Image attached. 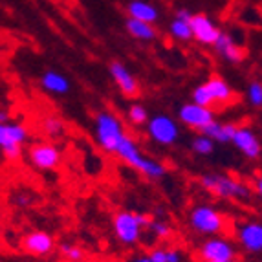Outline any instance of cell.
Here are the masks:
<instances>
[{
    "instance_id": "cell-26",
    "label": "cell",
    "mask_w": 262,
    "mask_h": 262,
    "mask_svg": "<svg viewBox=\"0 0 262 262\" xmlns=\"http://www.w3.org/2000/svg\"><path fill=\"white\" fill-rule=\"evenodd\" d=\"M128 121L132 123V125H147L149 123V112H147V108H145L143 105H138V103H134V105L128 106Z\"/></svg>"
},
{
    "instance_id": "cell-1",
    "label": "cell",
    "mask_w": 262,
    "mask_h": 262,
    "mask_svg": "<svg viewBox=\"0 0 262 262\" xmlns=\"http://www.w3.org/2000/svg\"><path fill=\"white\" fill-rule=\"evenodd\" d=\"M116 156L119 160L130 165L132 169H136L140 174L147 176L150 180H160L167 174V167L162 162H158L154 158H149L147 154L141 152L140 145L136 143V140L132 136H125L119 143L118 150H116Z\"/></svg>"
},
{
    "instance_id": "cell-11",
    "label": "cell",
    "mask_w": 262,
    "mask_h": 262,
    "mask_svg": "<svg viewBox=\"0 0 262 262\" xmlns=\"http://www.w3.org/2000/svg\"><path fill=\"white\" fill-rule=\"evenodd\" d=\"M178 119L184 123L185 127L202 132L209 123H213L216 119V112L213 108H209V106H202L198 103H194V101H191V103H185V105L180 106Z\"/></svg>"
},
{
    "instance_id": "cell-24",
    "label": "cell",
    "mask_w": 262,
    "mask_h": 262,
    "mask_svg": "<svg viewBox=\"0 0 262 262\" xmlns=\"http://www.w3.org/2000/svg\"><path fill=\"white\" fill-rule=\"evenodd\" d=\"M214 141L211 140L209 136H206V134H198V136H194L192 138V141H191V149H192V152L194 154H198V156H209V154H213L214 152Z\"/></svg>"
},
{
    "instance_id": "cell-3",
    "label": "cell",
    "mask_w": 262,
    "mask_h": 262,
    "mask_svg": "<svg viewBox=\"0 0 262 262\" xmlns=\"http://www.w3.org/2000/svg\"><path fill=\"white\" fill-rule=\"evenodd\" d=\"M94 132H96V141L105 152L116 154L119 143L125 138V127H123L121 119L114 112L108 110H101L94 118Z\"/></svg>"
},
{
    "instance_id": "cell-10",
    "label": "cell",
    "mask_w": 262,
    "mask_h": 262,
    "mask_svg": "<svg viewBox=\"0 0 262 262\" xmlns=\"http://www.w3.org/2000/svg\"><path fill=\"white\" fill-rule=\"evenodd\" d=\"M28 160L35 169L39 170H55L61 165L62 154L59 147L46 141H35L28 149Z\"/></svg>"
},
{
    "instance_id": "cell-33",
    "label": "cell",
    "mask_w": 262,
    "mask_h": 262,
    "mask_svg": "<svg viewBox=\"0 0 262 262\" xmlns=\"http://www.w3.org/2000/svg\"><path fill=\"white\" fill-rule=\"evenodd\" d=\"M128 262H154V260L150 258L149 253H141V255H136V257H132Z\"/></svg>"
},
{
    "instance_id": "cell-35",
    "label": "cell",
    "mask_w": 262,
    "mask_h": 262,
    "mask_svg": "<svg viewBox=\"0 0 262 262\" xmlns=\"http://www.w3.org/2000/svg\"><path fill=\"white\" fill-rule=\"evenodd\" d=\"M8 119H9V116H8V110H6V108H2V110H0V125H4V123H9Z\"/></svg>"
},
{
    "instance_id": "cell-36",
    "label": "cell",
    "mask_w": 262,
    "mask_h": 262,
    "mask_svg": "<svg viewBox=\"0 0 262 262\" xmlns=\"http://www.w3.org/2000/svg\"><path fill=\"white\" fill-rule=\"evenodd\" d=\"M229 262H236V260H229Z\"/></svg>"
},
{
    "instance_id": "cell-30",
    "label": "cell",
    "mask_w": 262,
    "mask_h": 262,
    "mask_svg": "<svg viewBox=\"0 0 262 262\" xmlns=\"http://www.w3.org/2000/svg\"><path fill=\"white\" fill-rule=\"evenodd\" d=\"M169 262H184V253L178 248H169Z\"/></svg>"
},
{
    "instance_id": "cell-13",
    "label": "cell",
    "mask_w": 262,
    "mask_h": 262,
    "mask_svg": "<svg viewBox=\"0 0 262 262\" xmlns=\"http://www.w3.org/2000/svg\"><path fill=\"white\" fill-rule=\"evenodd\" d=\"M20 248L28 255H33V257H46L55 249V241H53V236L48 231L33 229V231H28L26 235L22 236Z\"/></svg>"
},
{
    "instance_id": "cell-32",
    "label": "cell",
    "mask_w": 262,
    "mask_h": 262,
    "mask_svg": "<svg viewBox=\"0 0 262 262\" xmlns=\"http://www.w3.org/2000/svg\"><path fill=\"white\" fill-rule=\"evenodd\" d=\"M192 15H194V13H191V11H189L187 8H180V9H176V18H184V20H191Z\"/></svg>"
},
{
    "instance_id": "cell-17",
    "label": "cell",
    "mask_w": 262,
    "mask_h": 262,
    "mask_svg": "<svg viewBox=\"0 0 262 262\" xmlns=\"http://www.w3.org/2000/svg\"><path fill=\"white\" fill-rule=\"evenodd\" d=\"M213 48H214V52L222 57L224 61L231 62V64H241L246 59V55H248V50L242 48L241 44L236 42L229 33H226V31H222V35L214 42Z\"/></svg>"
},
{
    "instance_id": "cell-27",
    "label": "cell",
    "mask_w": 262,
    "mask_h": 262,
    "mask_svg": "<svg viewBox=\"0 0 262 262\" xmlns=\"http://www.w3.org/2000/svg\"><path fill=\"white\" fill-rule=\"evenodd\" d=\"M246 97H248V103L255 108H260L262 106V83L260 81H251L248 84V90H246Z\"/></svg>"
},
{
    "instance_id": "cell-20",
    "label": "cell",
    "mask_w": 262,
    "mask_h": 262,
    "mask_svg": "<svg viewBox=\"0 0 262 262\" xmlns=\"http://www.w3.org/2000/svg\"><path fill=\"white\" fill-rule=\"evenodd\" d=\"M40 86L50 94L64 96L70 92V81L57 70H46L40 77Z\"/></svg>"
},
{
    "instance_id": "cell-9",
    "label": "cell",
    "mask_w": 262,
    "mask_h": 262,
    "mask_svg": "<svg viewBox=\"0 0 262 262\" xmlns=\"http://www.w3.org/2000/svg\"><path fill=\"white\" fill-rule=\"evenodd\" d=\"M236 255L238 251L235 244L224 236H209L198 248V257L202 262H229L236 260Z\"/></svg>"
},
{
    "instance_id": "cell-8",
    "label": "cell",
    "mask_w": 262,
    "mask_h": 262,
    "mask_svg": "<svg viewBox=\"0 0 262 262\" xmlns=\"http://www.w3.org/2000/svg\"><path fill=\"white\" fill-rule=\"evenodd\" d=\"M147 134L160 147H172L180 138V127L167 114H156L147 123Z\"/></svg>"
},
{
    "instance_id": "cell-25",
    "label": "cell",
    "mask_w": 262,
    "mask_h": 262,
    "mask_svg": "<svg viewBox=\"0 0 262 262\" xmlns=\"http://www.w3.org/2000/svg\"><path fill=\"white\" fill-rule=\"evenodd\" d=\"M59 253L68 262H83L84 258H86L84 249L77 244H72V242H62V244L59 246Z\"/></svg>"
},
{
    "instance_id": "cell-23",
    "label": "cell",
    "mask_w": 262,
    "mask_h": 262,
    "mask_svg": "<svg viewBox=\"0 0 262 262\" xmlns=\"http://www.w3.org/2000/svg\"><path fill=\"white\" fill-rule=\"evenodd\" d=\"M40 128L48 138H61L66 130V125L59 116H46L40 119Z\"/></svg>"
},
{
    "instance_id": "cell-22",
    "label": "cell",
    "mask_w": 262,
    "mask_h": 262,
    "mask_svg": "<svg viewBox=\"0 0 262 262\" xmlns=\"http://www.w3.org/2000/svg\"><path fill=\"white\" fill-rule=\"evenodd\" d=\"M169 33L172 39L180 40V42H187L192 39V30H191V20H184V18H172L169 24Z\"/></svg>"
},
{
    "instance_id": "cell-7",
    "label": "cell",
    "mask_w": 262,
    "mask_h": 262,
    "mask_svg": "<svg viewBox=\"0 0 262 262\" xmlns=\"http://www.w3.org/2000/svg\"><path fill=\"white\" fill-rule=\"evenodd\" d=\"M30 138V130L22 123H4L0 125V150L6 160L15 162L22 156V147Z\"/></svg>"
},
{
    "instance_id": "cell-28",
    "label": "cell",
    "mask_w": 262,
    "mask_h": 262,
    "mask_svg": "<svg viewBox=\"0 0 262 262\" xmlns=\"http://www.w3.org/2000/svg\"><path fill=\"white\" fill-rule=\"evenodd\" d=\"M149 229L156 238H163V241L172 235V227H170L165 220H150Z\"/></svg>"
},
{
    "instance_id": "cell-18",
    "label": "cell",
    "mask_w": 262,
    "mask_h": 262,
    "mask_svg": "<svg viewBox=\"0 0 262 262\" xmlns=\"http://www.w3.org/2000/svg\"><path fill=\"white\" fill-rule=\"evenodd\" d=\"M236 130H238V125L235 123H220L214 119L213 123H209L202 134L209 136L214 143H233V138H235Z\"/></svg>"
},
{
    "instance_id": "cell-15",
    "label": "cell",
    "mask_w": 262,
    "mask_h": 262,
    "mask_svg": "<svg viewBox=\"0 0 262 262\" xmlns=\"http://www.w3.org/2000/svg\"><path fill=\"white\" fill-rule=\"evenodd\" d=\"M108 72L112 75L114 83L118 84L119 92L125 97H138L140 96V84H138V79L132 75V72L128 70L127 66L123 64L121 61H112L108 64Z\"/></svg>"
},
{
    "instance_id": "cell-6",
    "label": "cell",
    "mask_w": 262,
    "mask_h": 262,
    "mask_svg": "<svg viewBox=\"0 0 262 262\" xmlns=\"http://www.w3.org/2000/svg\"><path fill=\"white\" fill-rule=\"evenodd\" d=\"M233 88L227 84L219 75H213L202 84H198L191 94V99L202 106H209L214 110V106L219 105H229V101L233 99Z\"/></svg>"
},
{
    "instance_id": "cell-31",
    "label": "cell",
    "mask_w": 262,
    "mask_h": 262,
    "mask_svg": "<svg viewBox=\"0 0 262 262\" xmlns=\"http://www.w3.org/2000/svg\"><path fill=\"white\" fill-rule=\"evenodd\" d=\"M13 202L18 207H28L31 204V198L28 196V194H17V196L13 198Z\"/></svg>"
},
{
    "instance_id": "cell-21",
    "label": "cell",
    "mask_w": 262,
    "mask_h": 262,
    "mask_svg": "<svg viewBox=\"0 0 262 262\" xmlns=\"http://www.w3.org/2000/svg\"><path fill=\"white\" fill-rule=\"evenodd\" d=\"M125 30L128 31V35L134 37L136 40H141V42H152L158 37L156 28L150 24V22L138 20V18L128 17L125 20Z\"/></svg>"
},
{
    "instance_id": "cell-12",
    "label": "cell",
    "mask_w": 262,
    "mask_h": 262,
    "mask_svg": "<svg viewBox=\"0 0 262 262\" xmlns=\"http://www.w3.org/2000/svg\"><path fill=\"white\" fill-rule=\"evenodd\" d=\"M191 30L192 39L202 46H214V42L222 35L220 30L206 13H194L191 18Z\"/></svg>"
},
{
    "instance_id": "cell-14",
    "label": "cell",
    "mask_w": 262,
    "mask_h": 262,
    "mask_svg": "<svg viewBox=\"0 0 262 262\" xmlns=\"http://www.w3.org/2000/svg\"><path fill=\"white\" fill-rule=\"evenodd\" d=\"M236 241L246 253H262V222L248 220L236 227Z\"/></svg>"
},
{
    "instance_id": "cell-29",
    "label": "cell",
    "mask_w": 262,
    "mask_h": 262,
    "mask_svg": "<svg viewBox=\"0 0 262 262\" xmlns=\"http://www.w3.org/2000/svg\"><path fill=\"white\" fill-rule=\"evenodd\" d=\"M150 258L154 262H169V248H162V246H156L149 251Z\"/></svg>"
},
{
    "instance_id": "cell-34",
    "label": "cell",
    "mask_w": 262,
    "mask_h": 262,
    "mask_svg": "<svg viewBox=\"0 0 262 262\" xmlns=\"http://www.w3.org/2000/svg\"><path fill=\"white\" fill-rule=\"evenodd\" d=\"M255 189H257V194L260 196V200H262V174L257 178V182H255Z\"/></svg>"
},
{
    "instance_id": "cell-19",
    "label": "cell",
    "mask_w": 262,
    "mask_h": 262,
    "mask_svg": "<svg viewBox=\"0 0 262 262\" xmlns=\"http://www.w3.org/2000/svg\"><path fill=\"white\" fill-rule=\"evenodd\" d=\"M125 9H127V15L130 18L150 22V24H154V22L160 18V11L156 9V6H152L150 2H147V0H130V2L125 6Z\"/></svg>"
},
{
    "instance_id": "cell-4",
    "label": "cell",
    "mask_w": 262,
    "mask_h": 262,
    "mask_svg": "<svg viewBox=\"0 0 262 262\" xmlns=\"http://www.w3.org/2000/svg\"><path fill=\"white\" fill-rule=\"evenodd\" d=\"M189 227L196 235L219 236L226 231L227 219L211 204H198L189 211Z\"/></svg>"
},
{
    "instance_id": "cell-2",
    "label": "cell",
    "mask_w": 262,
    "mask_h": 262,
    "mask_svg": "<svg viewBox=\"0 0 262 262\" xmlns=\"http://www.w3.org/2000/svg\"><path fill=\"white\" fill-rule=\"evenodd\" d=\"M200 185L204 191L222 200H246L251 191L242 180L224 172H207L200 176Z\"/></svg>"
},
{
    "instance_id": "cell-5",
    "label": "cell",
    "mask_w": 262,
    "mask_h": 262,
    "mask_svg": "<svg viewBox=\"0 0 262 262\" xmlns=\"http://www.w3.org/2000/svg\"><path fill=\"white\" fill-rule=\"evenodd\" d=\"M150 220L141 213L136 211H118L112 216L114 235L123 246H136L140 242L143 227H149Z\"/></svg>"
},
{
    "instance_id": "cell-16",
    "label": "cell",
    "mask_w": 262,
    "mask_h": 262,
    "mask_svg": "<svg viewBox=\"0 0 262 262\" xmlns=\"http://www.w3.org/2000/svg\"><path fill=\"white\" fill-rule=\"evenodd\" d=\"M233 147H235L242 156H246L248 160L255 162L262 156V145L260 140L257 138V134L253 132V128L249 127H238L235 138H233Z\"/></svg>"
}]
</instances>
